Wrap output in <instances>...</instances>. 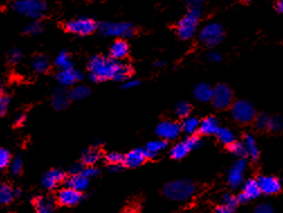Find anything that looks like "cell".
<instances>
[{"label":"cell","mask_w":283,"mask_h":213,"mask_svg":"<svg viewBox=\"0 0 283 213\" xmlns=\"http://www.w3.org/2000/svg\"><path fill=\"white\" fill-rule=\"evenodd\" d=\"M9 171L13 175L17 176L22 173L23 171V158L21 156H16L14 157L13 160L9 163Z\"/></svg>","instance_id":"37"},{"label":"cell","mask_w":283,"mask_h":213,"mask_svg":"<svg viewBox=\"0 0 283 213\" xmlns=\"http://www.w3.org/2000/svg\"><path fill=\"white\" fill-rule=\"evenodd\" d=\"M180 126H181V131H183L184 133H188L189 136H191L198 132L200 120L197 117L188 116L183 119V121L182 123H180Z\"/></svg>","instance_id":"27"},{"label":"cell","mask_w":283,"mask_h":213,"mask_svg":"<svg viewBox=\"0 0 283 213\" xmlns=\"http://www.w3.org/2000/svg\"><path fill=\"white\" fill-rule=\"evenodd\" d=\"M216 136L218 138V140L221 141L223 145L225 146H229L232 143H234L236 140V137H235V133L232 129H229V128H222L219 127V129L216 133Z\"/></svg>","instance_id":"31"},{"label":"cell","mask_w":283,"mask_h":213,"mask_svg":"<svg viewBox=\"0 0 283 213\" xmlns=\"http://www.w3.org/2000/svg\"><path fill=\"white\" fill-rule=\"evenodd\" d=\"M84 199V195H82V192L76 191L70 187H64L58 191L56 195V201L60 205L63 206H75Z\"/></svg>","instance_id":"15"},{"label":"cell","mask_w":283,"mask_h":213,"mask_svg":"<svg viewBox=\"0 0 283 213\" xmlns=\"http://www.w3.org/2000/svg\"><path fill=\"white\" fill-rule=\"evenodd\" d=\"M187 3L190 7H200L202 0H187Z\"/></svg>","instance_id":"52"},{"label":"cell","mask_w":283,"mask_h":213,"mask_svg":"<svg viewBox=\"0 0 283 213\" xmlns=\"http://www.w3.org/2000/svg\"><path fill=\"white\" fill-rule=\"evenodd\" d=\"M64 180L65 173L61 170H57V168H54V170L48 171L44 174L42 178V186L48 191L54 190L62 182H64Z\"/></svg>","instance_id":"17"},{"label":"cell","mask_w":283,"mask_h":213,"mask_svg":"<svg viewBox=\"0 0 283 213\" xmlns=\"http://www.w3.org/2000/svg\"><path fill=\"white\" fill-rule=\"evenodd\" d=\"M219 127L221 126H219V121L217 118L207 117L204 118L202 121H200L198 131L203 136H214L217 133Z\"/></svg>","instance_id":"22"},{"label":"cell","mask_w":283,"mask_h":213,"mask_svg":"<svg viewBox=\"0 0 283 213\" xmlns=\"http://www.w3.org/2000/svg\"><path fill=\"white\" fill-rule=\"evenodd\" d=\"M12 161V155L6 148L0 147V171L5 170Z\"/></svg>","instance_id":"41"},{"label":"cell","mask_w":283,"mask_h":213,"mask_svg":"<svg viewBox=\"0 0 283 213\" xmlns=\"http://www.w3.org/2000/svg\"><path fill=\"white\" fill-rule=\"evenodd\" d=\"M148 160L149 158L144 148H135V150L130 151L127 154L124 155L123 165L129 168H136L143 165Z\"/></svg>","instance_id":"18"},{"label":"cell","mask_w":283,"mask_h":213,"mask_svg":"<svg viewBox=\"0 0 283 213\" xmlns=\"http://www.w3.org/2000/svg\"><path fill=\"white\" fill-rule=\"evenodd\" d=\"M175 113H177L179 118L184 119L185 117L190 116V113H191V106H190V103L185 101L179 102L177 107H175Z\"/></svg>","instance_id":"38"},{"label":"cell","mask_w":283,"mask_h":213,"mask_svg":"<svg viewBox=\"0 0 283 213\" xmlns=\"http://www.w3.org/2000/svg\"><path fill=\"white\" fill-rule=\"evenodd\" d=\"M201 14V7H190L188 14L180 19L177 25V33L180 38L190 39L196 35Z\"/></svg>","instance_id":"3"},{"label":"cell","mask_w":283,"mask_h":213,"mask_svg":"<svg viewBox=\"0 0 283 213\" xmlns=\"http://www.w3.org/2000/svg\"><path fill=\"white\" fill-rule=\"evenodd\" d=\"M261 194L262 193L260 191V187H258L256 178H250V180L243 182L242 192L236 197L238 203H245L257 199Z\"/></svg>","instance_id":"13"},{"label":"cell","mask_w":283,"mask_h":213,"mask_svg":"<svg viewBox=\"0 0 283 213\" xmlns=\"http://www.w3.org/2000/svg\"><path fill=\"white\" fill-rule=\"evenodd\" d=\"M34 209L36 213H54V200L50 196H37L34 200Z\"/></svg>","instance_id":"24"},{"label":"cell","mask_w":283,"mask_h":213,"mask_svg":"<svg viewBox=\"0 0 283 213\" xmlns=\"http://www.w3.org/2000/svg\"><path fill=\"white\" fill-rule=\"evenodd\" d=\"M98 29L101 35L125 39L131 37L135 34V26L133 24L124 22H107L98 25Z\"/></svg>","instance_id":"5"},{"label":"cell","mask_w":283,"mask_h":213,"mask_svg":"<svg viewBox=\"0 0 283 213\" xmlns=\"http://www.w3.org/2000/svg\"><path fill=\"white\" fill-rule=\"evenodd\" d=\"M261 193L265 195H274L281 191L279 178L272 175H261L256 178Z\"/></svg>","instance_id":"14"},{"label":"cell","mask_w":283,"mask_h":213,"mask_svg":"<svg viewBox=\"0 0 283 213\" xmlns=\"http://www.w3.org/2000/svg\"><path fill=\"white\" fill-rule=\"evenodd\" d=\"M43 29H44V24L38 21V19H35V21H33L26 25V27L24 28V33L27 34V35H37V34L43 32Z\"/></svg>","instance_id":"34"},{"label":"cell","mask_w":283,"mask_h":213,"mask_svg":"<svg viewBox=\"0 0 283 213\" xmlns=\"http://www.w3.org/2000/svg\"><path fill=\"white\" fill-rule=\"evenodd\" d=\"M82 168H84V165L79 163V164H75L70 167V174H79L81 173Z\"/></svg>","instance_id":"50"},{"label":"cell","mask_w":283,"mask_h":213,"mask_svg":"<svg viewBox=\"0 0 283 213\" xmlns=\"http://www.w3.org/2000/svg\"><path fill=\"white\" fill-rule=\"evenodd\" d=\"M207 58L210 62H213V63H217V62H219L222 59V55L218 52H216V51H211V52L208 53Z\"/></svg>","instance_id":"47"},{"label":"cell","mask_w":283,"mask_h":213,"mask_svg":"<svg viewBox=\"0 0 283 213\" xmlns=\"http://www.w3.org/2000/svg\"><path fill=\"white\" fill-rule=\"evenodd\" d=\"M139 86V82L137 80H134V79H128V80L124 81L123 83V88L124 89H134L136 87Z\"/></svg>","instance_id":"48"},{"label":"cell","mask_w":283,"mask_h":213,"mask_svg":"<svg viewBox=\"0 0 283 213\" xmlns=\"http://www.w3.org/2000/svg\"><path fill=\"white\" fill-rule=\"evenodd\" d=\"M89 79L94 82H105L109 80L124 82L131 78L133 68L130 65L111 57L95 55L88 63Z\"/></svg>","instance_id":"1"},{"label":"cell","mask_w":283,"mask_h":213,"mask_svg":"<svg viewBox=\"0 0 283 213\" xmlns=\"http://www.w3.org/2000/svg\"><path fill=\"white\" fill-rule=\"evenodd\" d=\"M71 100H85L90 96V89L86 86H75L71 91H69Z\"/></svg>","instance_id":"32"},{"label":"cell","mask_w":283,"mask_h":213,"mask_svg":"<svg viewBox=\"0 0 283 213\" xmlns=\"http://www.w3.org/2000/svg\"><path fill=\"white\" fill-rule=\"evenodd\" d=\"M270 117L267 113H261L255 117V127L257 129L260 130H266L267 127H269V121H270Z\"/></svg>","instance_id":"39"},{"label":"cell","mask_w":283,"mask_h":213,"mask_svg":"<svg viewBox=\"0 0 283 213\" xmlns=\"http://www.w3.org/2000/svg\"><path fill=\"white\" fill-rule=\"evenodd\" d=\"M201 140L196 135L188 136L183 140L179 141L172 146L170 150V155L174 160H182L183 157L187 156L190 152L197 150L198 147L201 146Z\"/></svg>","instance_id":"9"},{"label":"cell","mask_w":283,"mask_h":213,"mask_svg":"<svg viewBox=\"0 0 283 213\" xmlns=\"http://www.w3.org/2000/svg\"><path fill=\"white\" fill-rule=\"evenodd\" d=\"M164 65V63L163 62H156L155 63V66L156 67H161V66H163Z\"/></svg>","instance_id":"56"},{"label":"cell","mask_w":283,"mask_h":213,"mask_svg":"<svg viewBox=\"0 0 283 213\" xmlns=\"http://www.w3.org/2000/svg\"><path fill=\"white\" fill-rule=\"evenodd\" d=\"M65 31L78 36H88L98 29V24L96 21L88 17H79L65 24Z\"/></svg>","instance_id":"7"},{"label":"cell","mask_w":283,"mask_h":213,"mask_svg":"<svg viewBox=\"0 0 283 213\" xmlns=\"http://www.w3.org/2000/svg\"><path fill=\"white\" fill-rule=\"evenodd\" d=\"M232 116L237 122L248 123L254 121L256 117V110L254 106L247 100H237L231 106Z\"/></svg>","instance_id":"8"},{"label":"cell","mask_w":283,"mask_h":213,"mask_svg":"<svg viewBox=\"0 0 283 213\" xmlns=\"http://www.w3.org/2000/svg\"><path fill=\"white\" fill-rule=\"evenodd\" d=\"M167 147H168V141L160 139L159 138V139H155V140L148 143V145L145 146L144 150H145L146 155H148V158L149 160H151V158H154L156 155L160 154L161 152L164 151Z\"/></svg>","instance_id":"26"},{"label":"cell","mask_w":283,"mask_h":213,"mask_svg":"<svg viewBox=\"0 0 283 213\" xmlns=\"http://www.w3.org/2000/svg\"><path fill=\"white\" fill-rule=\"evenodd\" d=\"M15 199L14 189L8 183H2L0 184V204H9Z\"/></svg>","instance_id":"30"},{"label":"cell","mask_w":283,"mask_h":213,"mask_svg":"<svg viewBox=\"0 0 283 213\" xmlns=\"http://www.w3.org/2000/svg\"><path fill=\"white\" fill-rule=\"evenodd\" d=\"M25 121H26V115L25 113H21V115H18L16 119H15V126L21 127L25 123Z\"/></svg>","instance_id":"49"},{"label":"cell","mask_w":283,"mask_h":213,"mask_svg":"<svg viewBox=\"0 0 283 213\" xmlns=\"http://www.w3.org/2000/svg\"><path fill=\"white\" fill-rule=\"evenodd\" d=\"M228 151L231 153L232 155L236 156L238 158H245L246 157V152H245V147H244L242 141H237L235 140L234 143H232L231 145L227 146Z\"/></svg>","instance_id":"35"},{"label":"cell","mask_w":283,"mask_h":213,"mask_svg":"<svg viewBox=\"0 0 283 213\" xmlns=\"http://www.w3.org/2000/svg\"><path fill=\"white\" fill-rule=\"evenodd\" d=\"M253 213H275V210L269 203H262V204H258L255 207Z\"/></svg>","instance_id":"46"},{"label":"cell","mask_w":283,"mask_h":213,"mask_svg":"<svg viewBox=\"0 0 283 213\" xmlns=\"http://www.w3.org/2000/svg\"><path fill=\"white\" fill-rule=\"evenodd\" d=\"M246 167H247L246 158H238V160L232 165V167L229 168L227 182L233 189H237V187H240L243 184L244 174H245Z\"/></svg>","instance_id":"11"},{"label":"cell","mask_w":283,"mask_h":213,"mask_svg":"<svg viewBox=\"0 0 283 213\" xmlns=\"http://www.w3.org/2000/svg\"><path fill=\"white\" fill-rule=\"evenodd\" d=\"M101 158V153L97 148L87 150L81 155V164L84 166H95Z\"/></svg>","instance_id":"28"},{"label":"cell","mask_w":283,"mask_h":213,"mask_svg":"<svg viewBox=\"0 0 283 213\" xmlns=\"http://www.w3.org/2000/svg\"><path fill=\"white\" fill-rule=\"evenodd\" d=\"M9 105V99L0 93V118H3L7 113Z\"/></svg>","instance_id":"45"},{"label":"cell","mask_w":283,"mask_h":213,"mask_svg":"<svg viewBox=\"0 0 283 213\" xmlns=\"http://www.w3.org/2000/svg\"><path fill=\"white\" fill-rule=\"evenodd\" d=\"M105 160L108 163L109 166H121L123 165L124 155H121L120 153L117 152H109L106 154Z\"/></svg>","instance_id":"36"},{"label":"cell","mask_w":283,"mask_h":213,"mask_svg":"<svg viewBox=\"0 0 283 213\" xmlns=\"http://www.w3.org/2000/svg\"><path fill=\"white\" fill-rule=\"evenodd\" d=\"M235 210L231 209V207H228L227 205H219L216 207V213H233Z\"/></svg>","instance_id":"51"},{"label":"cell","mask_w":283,"mask_h":213,"mask_svg":"<svg viewBox=\"0 0 283 213\" xmlns=\"http://www.w3.org/2000/svg\"><path fill=\"white\" fill-rule=\"evenodd\" d=\"M111 172H119L121 170V166H109Z\"/></svg>","instance_id":"55"},{"label":"cell","mask_w":283,"mask_h":213,"mask_svg":"<svg viewBox=\"0 0 283 213\" xmlns=\"http://www.w3.org/2000/svg\"><path fill=\"white\" fill-rule=\"evenodd\" d=\"M233 98L234 96L231 88L226 86V84H218L213 90L211 103L216 109L223 110V109H226L232 106Z\"/></svg>","instance_id":"10"},{"label":"cell","mask_w":283,"mask_h":213,"mask_svg":"<svg viewBox=\"0 0 283 213\" xmlns=\"http://www.w3.org/2000/svg\"><path fill=\"white\" fill-rule=\"evenodd\" d=\"M164 195L171 201L183 202L189 199L196 192V185L189 180H177L168 183L164 186Z\"/></svg>","instance_id":"2"},{"label":"cell","mask_w":283,"mask_h":213,"mask_svg":"<svg viewBox=\"0 0 283 213\" xmlns=\"http://www.w3.org/2000/svg\"><path fill=\"white\" fill-rule=\"evenodd\" d=\"M225 36V32L221 24L209 23L199 32V41L206 47H215L221 44Z\"/></svg>","instance_id":"6"},{"label":"cell","mask_w":283,"mask_h":213,"mask_svg":"<svg viewBox=\"0 0 283 213\" xmlns=\"http://www.w3.org/2000/svg\"><path fill=\"white\" fill-rule=\"evenodd\" d=\"M15 12L35 21L43 17L47 11L45 0H16L13 4Z\"/></svg>","instance_id":"4"},{"label":"cell","mask_w":283,"mask_h":213,"mask_svg":"<svg viewBox=\"0 0 283 213\" xmlns=\"http://www.w3.org/2000/svg\"><path fill=\"white\" fill-rule=\"evenodd\" d=\"M81 174L90 180V178H94L99 175V170L96 166H84Z\"/></svg>","instance_id":"44"},{"label":"cell","mask_w":283,"mask_h":213,"mask_svg":"<svg viewBox=\"0 0 283 213\" xmlns=\"http://www.w3.org/2000/svg\"><path fill=\"white\" fill-rule=\"evenodd\" d=\"M155 132L160 139H163L165 141L174 140L181 133V126H180V123L175 121H162L156 126Z\"/></svg>","instance_id":"12"},{"label":"cell","mask_w":283,"mask_h":213,"mask_svg":"<svg viewBox=\"0 0 283 213\" xmlns=\"http://www.w3.org/2000/svg\"><path fill=\"white\" fill-rule=\"evenodd\" d=\"M55 65L58 67V70H67V68L73 67L70 54L66 51L58 53V55L55 58Z\"/></svg>","instance_id":"33"},{"label":"cell","mask_w":283,"mask_h":213,"mask_svg":"<svg viewBox=\"0 0 283 213\" xmlns=\"http://www.w3.org/2000/svg\"><path fill=\"white\" fill-rule=\"evenodd\" d=\"M33 70L37 73H46L51 67V63L45 55H37L33 58Z\"/></svg>","instance_id":"29"},{"label":"cell","mask_w":283,"mask_h":213,"mask_svg":"<svg viewBox=\"0 0 283 213\" xmlns=\"http://www.w3.org/2000/svg\"><path fill=\"white\" fill-rule=\"evenodd\" d=\"M56 80L63 88L75 87L82 80V74L75 67L67 68V70H60L56 74Z\"/></svg>","instance_id":"16"},{"label":"cell","mask_w":283,"mask_h":213,"mask_svg":"<svg viewBox=\"0 0 283 213\" xmlns=\"http://www.w3.org/2000/svg\"><path fill=\"white\" fill-rule=\"evenodd\" d=\"M70 95L69 91H66L64 88H58L53 92L52 95V106L55 110H63L65 109L70 103Z\"/></svg>","instance_id":"19"},{"label":"cell","mask_w":283,"mask_h":213,"mask_svg":"<svg viewBox=\"0 0 283 213\" xmlns=\"http://www.w3.org/2000/svg\"><path fill=\"white\" fill-rule=\"evenodd\" d=\"M0 93H3V92H2V89H0Z\"/></svg>","instance_id":"57"},{"label":"cell","mask_w":283,"mask_h":213,"mask_svg":"<svg viewBox=\"0 0 283 213\" xmlns=\"http://www.w3.org/2000/svg\"><path fill=\"white\" fill-rule=\"evenodd\" d=\"M14 194H15V199H19L22 196V190L21 189H14Z\"/></svg>","instance_id":"54"},{"label":"cell","mask_w":283,"mask_h":213,"mask_svg":"<svg viewBox=\"0 0 283 213\" xmlns=\"http://www.w3.org/2000/svg\"><path fill=\"white\" fill-rule=\"evenodd\" d=\"M275 11L279 14L283 13V2H282V0H277V2L275 3Z\"/></svg>","instance_id":"53"},{"label":"cell","mask_w":283,"mask_h":213,"mask_svg":"<svg viewBox=\"0 0 283 213\" xmlns=\"http://www.w3.org/2000/svg\"><path fill=\"white\" fill-rule=\"evenodd\" d=\"M64 182L66 187L79 192H85L89 187L90 180L79 173V174H71L69 177L65 178Z\"/></svg>","instance_id":"21"},{"label":"cell","mask_w":283,"mask_h":213,"mask_svg":"<svg viewBox=\"0 0 283 213\" xmlns=\"http://www.w3.org/2000/svg\"><path fill=\"white\" fill-rule=\"evenodd\" d=\"M242 143L244 147H245L246 157L251 158L252 161H256L258 156H260V150H258L255 138L251 133H246V135H244Z\"/></svg>","instance_id":"23"},{"label":"cell","mask_w":283,"mask_h":213,"mask_svg":"<svg viewBox=\"0 0 283 213\" xmlns=\"http://www.w3.org/2000/svg\"><path fill=\"white\" fill-rule=\"evenodd\" d=\"M128 52L129 46L127 42L125 39H116L109 48V57L116 59V61H121V59H124L128 55Z\"/></svg>","instance_id":"20"},{"label":"cell","mask_w":283,"mask_h":213,"mask_svg":"<svg viewBox=\"0 0 283 213\" xmlns=\"http://www.w3.org/2000/svg\"><path fill=\"white\" fill-rule=\"evenodd\" d=\"M283 127V121L280 116H271L269 121V127L267 129L273 132H279Z\"/></svg>","instance_id":"40"},{"label":"cell","mask_w":283,"mask_h":213,"mask_svg":"<svg viewBox=\"0 0 283 213\" xmlns=\"http://www.w3.org/2000/svg\"><path fill=\"white\" fill-rule=\"evenodd\" d=\"M223 204L227 205L228 207H231V209H233V210H235L237 204H238L237 197L235 195H233V194H224Z\"/></svg>","instance_id":"43"},{"label":"cell","mask_w":283,"mask_h":213,"mask_svg":"<svg viewBox=\"0 0 283 213\" xmlns=\"http://www.w3.org/2000/svg\"><path fill=\"white\" fill-rule=\"evenodd\" d=\"M213 90L214 88H211L207 83H199L193 89V96L196 98V100L199 102H209L211 101L213 97Z\"/></svg>","instance_id":"25"},{"label":"cell","mask_w":283,"mask_h":213,"mask_svg":"<svg viewBox=\"0 0 283 213\" xmlns=\"http://www.w3.org/2000/svg\"><path fill=\"white\" fill-rule=\"evenodd\" d=\"M22 57H23L22 49L18 48V47H15V48L12 49L11 53H9L8 61L11 64H17L19 61H21Z\"/></svg>","instance_id":"42"}]
</instances>
